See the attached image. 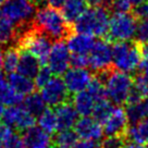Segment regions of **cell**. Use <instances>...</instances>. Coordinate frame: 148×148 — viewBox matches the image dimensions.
Masks as SVG:
<instances>
[{
    "label": "cell",
    "instance_id": "4",
    "mask_svg": "<svg viewBox=\"0 0 148 148\" xmlns=\"http://www.w3.org/2000/svg\"><path fill=\"white\" fill-rule=\"evenodd\" d=\"M36 10L34 0H5L0 5L1 15L16 26L18 35L32 25Z\"/></svg>",
    "mask_w": 148,
    "mask_h": 148
},
{
    "label": "cell",
    "instance_id": "31",
    "mask_svg": "<svg viewBox=\"0 0 148 148\" xmlns=\"http://www.w3.org/2000/svg\"><path fill=\"white\" fill-rule=\"evenodd\" d=\"M3 148H26L21 133L12 130L3 142Z\"/></svg>",
    "mask_w": 148,
    "mask_h": 148
},
{
    "label": "cell",
    "instance_id": "30",
    "mask_svg": "<svg viewBox=\"0 0 148 148\" xmlns=\"http://www.w3.org/2000/svg\"><path fill=\"white\" fill-rule=\"evenodd\" d=\"M113 109L112 102L109 99H103L100 101L95 102V106L92 109V116L96 121H98L100 124H103L105 121L107 120V118L109 116L110 112Z\"/></svg>",
    "mask_w": 148,
    "mask_h": 148
},
{
    "label": "cell",
    "instance_id": "38",
    "mask_svg": "<svg viewBox=\"0 0 148 148\" xmlns=\"http://www.w3.org/2000/svg\"><path fill=\"white\" fill-rule=\"evenodd\" d=\"M70 148H99V144L95 140L82 139V140H76Z\"/></svg>",
    "mask_w": 148,
    "mask_h": 148
},
{
    "label": "cell",
    "instance_id": "10",
    "mask_svg": "<svg viewBox=\"0 0 148 148\" xmlns=\"http://www.w3.org/2000/svg\"><path fill=\"white\" fill-rule=\"evenodd\" d=\"M47 64L51 73L56 76H61L70 66V50L63 39L55 40L51 45L47 59Z\"/></svg>",
    "mask_w": 148,
    "mask_h": 148
},
{
    "label": "cell",
    "instance_id": "32",
    "mask_svg": "<svg viewBox=\"0 0 148 148\" xmlns=\"http://www.w3.org/2000/svg\"><path fill=\"white\" fill-rule=\"evenodd\" d=\"M51 77H52V73H51L50 69H49L46 64L42 65V66L39 68V70H38L36 76L34 77V79H35V82H34V83H35L36 88H42V86H45L47 84V82H48Z\"/></svg>",
    "mask_w": 148,
    "mask_h": 148
},
{
    "label": "cell",
    "instance_id": "25",
    "mask_svg": "<svg viewBox=\"0 0 148 148\" xmlns=\"http://www.w3.org/2000/svg\"><path fill=\"white\" fill-rule=\"evenodd\" d=\"M36 123V116H34L32 113H29L23 106L18 107V112H16V118L14 121L13 130L16 132L21 133L24 130L31 127Z\"/></svg>",
    "mask_w": 148,
    "mask_h": 148
},
{
    "label": "cell",
    "instance_id": "41",
    "mask_svg": "<svg viewBox=\"0 0 148 148\" xmlns=\"http://www.w3.org/2000/svg\"><path fill=\"white\" fill-rule=\"evenodd\" d=\"M12 127H10L8 125H5V123H0V148H3V142L5 139L8 137V135L11 133Z\"/></svg>",
    "mask_w": 148,
    "mask_h": 148
},
{
    "label": "cell",
    "instance_id": "28",
    "mask_svg": "<svg viewBox=\"0 0 148 148\" xmlns=\"http://www.w3.org/2000/svg\"><path fill=\"white\" fill-rule=\"evenodd\" d=\"M20 58V50L18 47L10 46L2 52V69L5 73H12L16 70Z\"/></svg>",
    "mask_w": 148,
    "mask_h": 148
},
{
    "label": "cell",
    "instance_id": "23",
    "mask_svg": "<svg viewBox=\"0 0 148 148\" xmlns=\"http://www.w3.org/2000/svg\"><path fill=\"white\" fill-rule=\"evenodd\" d=\"M126 116L129 119V122L135 123L137 121L142 120L144 118L148 116V96L142 98L140 100L127 105L126 109Z\"/></svg>",
    "mask_w": 148,
    "mask_h": 148
},
{
    "label": "cell",
    "instance_id": "24",
    "mask_svg": "<svg viewBox=\"0 0 148 148\" xmlns=\"http://www.w3.org/2000/svg\"><path fill=\"white\" fill-rule=\"evenodd\" d=\"M23 101V107L34 116H39V114L47 108L46 102L42 99V95L37 92H31L29 95H27V97L24 98Z\"/></svg>",
    "mask_w": 148,
    "mask_h": 148
},
{
    "label": "cell",
    "instance_id": "11",
    "mask_svg": "<svg viewBox=\"0 0 148 148\" xmlns=\"http://www.w3.org/2000/svg\"><path fill=\"white\" fill-rule=\"evenodd\" d=\"M102 126L103 134L106 136H124L125 131L129 126V119L125 109L121 106H113Z\"/></svg>",
    "mask_w": 148,
    "mask_h": 148
},
{
    "label": "cell",
    "instance_id": "33",
    "mask_svg": "<svg viewBox=\"0 0 148 148\" xmlns=\"http://www.w3.org/2000/svg\"><path fill=\"white\" fill-rule=\"evenodd\" d=\"M135 37L139 44H148V18H140L137 22Z\"/></svg>",
    "mask_w": 148,
    "mask_h": 148
},
{
    "label": "cell",
    "instance_id": "49",
    "mask_svg": "<svg viewBox=\"0 0 148 148\" xmlns=\"http://www.w3.org/2000/svg\"><path fill=\"white\" fill-rule=\"evenodd\" d=\"M146 148H148V140L146 142Z\"/></svg>",
    "mask_w": 148,
    "mask_h": 148
},
{
    "label": "cell",
    "instance_id": "29",
    "mask_svg": "<svg viewBox=\"0 0 148 148\" xmlns=\"http://www.w3.org/2000/svg\"><path fill=\"white\" fill-rule=\"evenodd\" d=\"M86 88H87L88 94L92 96L95 102L103 100V99H108L105 85L96 74H92V79H90Z\"/></svg>",
    "mask_w": 148,
    "mask_h": 148
},
{
    "label": "cell",
    "instance_id": "27",
    "mask_svg": "<svg viewBox=\"0 0 148 148\" xmlns=\"http://www.w3.org/2000/svg\"><path fill=\"white\" fill-rule=\"evenodd\" d=\"M38 125L48 132L49 134H53L58 131V122H57V116L56 112L52 108H46L39 114L38 118Z\"/></svg>",
    "mask_w": 148,
    "mask_h": 148
},
{
    "label": "cell",
    "instance_id": "8",
    "mask_svg": "<svg viewBox=\"0 0 148 148\" xmlns=\"http://www.w3.org/2000/svg\"><path fill=\"white\" fill-rule=\"evenodd\" d=\"M89 68L95 72H100L112 65V46L105 38L95 40V44L88 53Z\"/></svg>",
    "mask_w": 148,
    "mask_h": 148
},
{
    "label": "cell",
    "instance_id": "16",
    "mask_svg": "<svg viewBox=\"0 0 148 148\" xmlns=\"http://www.w3.org/2000/svg\"><path fill=\"white\" fill-rule=\"evenodd\" d=\"M95 44V38L92 35L82 33H72L66 38V46L72 53L88 55Z\"/></svg>",
    "mask_w": 148,
    "mask_h": 148
},
{
    "label": "cell",
    "instance_id": "12",
    "mask_svg": "<svg viewBox=\"0 0 148 148\" xmlns=\"http://www.w3.org/2000/svg\"><path fill=\"white\" fill-rule=\"evenodd\" d=\"M74 132L81 139H88L98 142L103 136L102 125L89 116H83L74 124Z\"/></svg>",
    "mask_w": 148,
    "mask_h": 148
},
{
    "label": "cell",
    "instance_id": "14",
    "mask_svg": "<svg viewBox=\"0 0 148 148\" xmlns=\"http://www.w3.org/2000/svg\"><path fill=\"white\" fill-rule=\"evenodd\" d=\"M26 148H51L52 137L39 125H33L21 132Z\"/></svg>",
    "mask_w": 148,
    "mask_h": 148
},
{
    "label": "cell",
    "instance_id": "18",
    "mask_svg": "<svg viewBox=\"0 0 148 148\" xmlns=\"http://www.w3.org/2000/svg\"><path fill=\"white\" fill-rule=\"evenodd\" d=\"M7 79H8L10 87L24 97L29 95L31 92H35V89H36L33 79L24 76L20 73H14V72L9 73Z\"/></svg>",
    "mask_w": 148,
    "mask_h": 148
},
{
    "label": "cell",
    "instance_id": "37",
    "mask_svg": "<svg viewBox=\"0 0 148 148\" xmlns=\"http://www.w3.org/2000/svg\"><path fill=\"white\" fill-rule=\"evenodd\" d=\"M133 5L130 3L129 0H112L109 10L113 12H130Z\"/></svg>",
    "mask_w": 148,
    "mask_h": 148
},
{
    "label": "cell",
    "instance_id": "34",
    "mask_svg": "<svg viewBox=\"0 0 148 148\" xmlns=\"http://www.w3.org/2000/svg\"><path fill=\"white\" fill-rule=\"evenodd\" d=\"M142 61L139 64L138 70L140 71L139 75L143 77V79L146 82L148 85V45L147 44H143L142 46Z\"/></svg>",
    "mask_w": 148,
    "mask_h": 148
},
{
    "label": "cell",
    "instance_id": "45",
    "mask_svg": "<svg viewBox=\"0 0 148 148\" xmlns=\"http://www.w3.org/2000/svg\"><path fill=\"white\" fill-rule=\"evenodd\" d=\"M129 1H130V3L133 5V7H136V5H140L142 2H144L145 0H129Z\"/></svg>",
    "mask_w": 148,
    "mask_h": 148
},
{
    "label": "cell",
    "instance_id": "21",
    "mask_svg": "<svg viewBox=\"0 0 148 148\" xmlns=\"http://www.w3.org/2000/svg\"><path fill=\"white\" fill-rule=\"evenodd\" d=\"M61 8L66 22L72 25L74 21L87 9V2L85 0H65Z\"/></svg>",
    "mask_w": 148,
    "mask_h": 148
},
{
    "label": "cell",
    "instance_id": "13",
    "mask_svg": "<svg viewBox=\"0 0 148 148\" xmlns=\"http://www.w3.org/2000/svg\"><path fill=\"white\" fill-rule=\"evenodd\" d=\"M63 82L70 94H75L84 90L87 87L92 74L83 68H72L68 69L63 74Z\"/></svg>",
    "mask_w": 148,
    "mask_h": 148
},
{
    "label": "cell",
    "instance_id": "19",
    "mask_svg": "<svg viewBox=\"0 0 148 148\" xmlns=\"http://www.w3.org/2000/svg\"><path fill=\"white\" fill-rule=\"evenodd\" d=\"M124 136L127 140L145 144L148 140V116L127 126Z\"/></svg>",
    "mask_w": 148,
    "mask_h": 148
},
{
    "label": "cell",
    "instance_id": "15",
    "mask_svg": "<svg viewBox=\"0 0 148 148\" xmlns=\"http://www.w3.org/2000/svg\"><path fill=\"white\" fill-rule=\"evenodd\" d=\"M55 108L57 122H58V131L72 129L76 123V121L79 120V113L75 110L72 100L63 102Z\"/></svg>",
    "mask_w": 148,
    "mask_h": 148
},
{
    "label": "cell",
    "instance_id": "40",
    "mask_svg": "<svg viewBox=\"0 0 148 148\" xmlns=\"http://www.w3.org/2000/svg\"><path fill=\"white\" fill-rule=\"evenodd\" d=\"M10 89V85L8 83V79L5 77L3 72L0 71V99L5 95V92Z\"/></svg>",
    "mask_w": 148,
    "mask_h": 148
},
{
    "label": "cell",
    "instance_id": "43",
    "mask_svg": "<svg viewBox=\"0 0 148 148\" xmlns=\"http://www.w3.org/2000/svg\"><path fill=\"white\" fill-rule=\"evenodd\" d=\"M123 148H146V146H144V144L142 143H136V142L127 140V142H124Z\"/></svg>",
    "mask_w": 148,
    "mask_h": 148
},
{
    "label": "cell",
    "instance_id": "47",
    "mask_svg": "<svg viewBox=\"0 0 148 148\" xmlns=\"http://www.w3.org/2000/svg\"><path fill=\"white\" fill-rule=\"evenodd\" d=\"M2 68V49H1V45H0V69Z\"/></svg>",
    "mask_w": 148,
    "mask_h": 148
},
{
    "label": "cell",
    "instance_id": "5",
    "mask_svg": "<svg viewBox=\"0 0 148 148\" xmlns=\"http://www.w3.org/2000/svg\"><path fill=\"white\" fill-rule=\"evenodd\" d=\"M52 40L45 33L31 25L18 35L14 46L18 49L26 50L38 58L42 65L47 64Z\"/></svg>",
    "mask_w": 148,
    "mask_h": 148
},
{
    "label": "cell",
    "instance_id": "46",
    "mask_svg": "<svg viewBox=\"0 0 148 148\" xmlns=\"http://www.w3.org/2000/svg\"><path fill=\"white\" fill-rule=\"evenodd\" d=\"M3 111H5V103H3V101L0 99V120H1V116H2Z\"/></svg>",
    "mask_w": 148,
    "mask_h": 148
},
{
    "label": "cell",
    "instance_id": "20",
    "mask_svg": "<svg viewBox=\"0 0 148 148\" xmlns=\"http://www.w3.org/2000/svg\"><path fill=\"white\" fill-rule=\"evenodd\" d=\"M72 101H73L72 103H73L75 110L77 111L79 116H92L95 101L92 98V96L88 94L87 90L84 89V90H81L79 92H75Z\"/></svg>",
    "mask_w": 148,
    "mask_h": 148
},
{
    "label": "cell",
    "instance_id": "9",
    "mask_svg": "<svg viewBox=\"0 0 148 148\" xmlns=\"http://www.w3.org/2000/svg\"><path fill=\"white\" fill-rule=\"evenodd\" d=\"M40 95L47 106L51 108H55L63 102L71 100V94L65 86L63 79L56 75L55 77H51L47 82L45 86H42Z\"/></svg>",
    "mask_w": 148,
    "mask_h": 148
},
{
    "label": "cell",
    "instance_id": "35",
    "mask_svg": "<svg viewBox=\"0 0 148 148\" xmlns=\"http://www.w3.org/2000/svg\"><path fill=\"white\" fill-rule=\"evenodd\" d=\"M123 145L122 136H106L99 144V148H123Z\"/></svg>",
    "mask_w": 148,
    "mask_h": 148
},
{
    "label": "cell",
    "instance_id": "44",
    "mask_svg": "<svg viewBox=\"0 0 148 148\" xmlns=\"http://www.w3.org/2000/svg\"><path fill=\"white\" fill-rule=\"evenodd\" d=\"M87 2V5H90L92 7H95V5H101V1L102 0H85Z\"/></svg>",
    "mask_w": 148,
    "mask_h": 148
},
{
    "label": "cell",
    "instance_id": "36",
    "mask_svg": "<svg viewBox=\"0 0 148 148\" xmlns=\"http://www.w3.org/2000/svg\"><path fill=\"white\" fill-rule=\"evenodd\" d=\"M70 65H72L73 68H83V69L89 66L88 55L72 53V56H70Z\"/></svg>",
    "mask_w": 148,
    "mask_h": 148
},
{
    "label": "cell",
    "instance_id": "39",
    "mask_svg": "<svg viewBox=\"0 0 148 148\" xmlns=\"http://www.w3.org/2000/svg\"><path fill=\"white\" fill-rule=\"evenodd\" d=\"M134 14L136 15V18H148V1L147 2H142L140 5H136Z\"/></svg>",
    "mask_w": 148,
    "mask_h": 148
},
{
    "label": "cell",
    "instance_id": "1",
    "mask_svg": "<svg viewBox=\"0 0 148 148\" xmlns=\"http://www.w3.org/2000/svg\"><path fill=\"white\" fill-rule=\"evenodd\" d=\"M32 25L45 33L51 40H64L73 33L72 25L66 22L62 12L50 5H42L36 10Z\"/></svg>",
    "mask_w": 148,
    "mask_h": 148
},
{
    "label": "cell",
    "instance_id": "50",
    "mask_svg": "<svg viewBox=\"0 0 148 148\" xmlns=\"http://www.w3.org/2000/svg\"><path fill=\"white\" fill-rule=\"evenodd\" d=\"M51 148H56V147H55V146H52V147H51Z\"/></svg>",
    "mask_w": 148,
    "mask_h": 148
},
{
    "label": "cell",
    "instance_id": "2",
    "mask_svg": "<svg viewBox=\"0 0 148 148\" xmlns=\"http://www.w3.org/2000/svg\"><path fill=\"white\" fill-rule=\"evenodd\" d=\"M96 75L103 83L107 97L112 103L116 106H122L126 103V100L134 84V79L131 74L109 68L97 72Z\"/></svg>",
    "mask_w": 148,
    "mask_h": 148
},
{
    "label": "cell",
    "instance_id": "3",
    "mask_svg": "<svg viewBox=\"0 0 148 148\" xmlns=\"http://www.w3.org/2000/svg\"><path fill=\"white\" fill-rule=\"evenodd\" d=\"M109 10L102 5L86 9L72 24L75 33L87 34L98 38H107L109 27Z\"/></svg>",
    "mask_w": 148,
    "mask_h": 148
},
{
    "label": "cell",
    "instance_id": "17",
    "mask_svg": "<svg viewBox=\"0 0 148 148\" xmlns=\"http://www.w3.org/2000/svg\"><path fill=\"white\" fill-rule=\"evenodd\" d=\"M18 50H20V58H18V66H16L18 73L27 76L29 79H34L39 68L42 66L38 58L26 50H22V49H18Z\"/></svg>",
    "mask_w": 148,
    "mask_h": 148
},
{
    "label": "cell",
    "instance_id": "42",
    "mask_svg": "<svg viewBox=\"0 0 148 148\" xmlns=\"http://www.w3.org/2000/svg\"><path fill=\"white\" fill-rule=\"evenodd\" d=\"M45 2H46L48 5H50V7H53V8H57V9H59L61 8L63 3L65 2V0H45Z\"/></svg>",
    "mask_w": 148,
    "mask_h": 148
},
{
    "label": "cell",
    "instance_id": "6",
    "mask_svg": "<svg viewBox=\"0 0 148 148\" xmlns=\"http://www.w3.org/2000/svg\"><path fill=\"white\" fill-rule=\"evenodd\" d=\"M142 58V47L138 42H116L112 46V65L119 71L134 73L138 70Z\"/></svg>",
    "mask_w": 148,
    "mask_h": 148
},
{
    "label": "cell",
    "instance_id": "26",
    "mask_svg": "<svg viewBox=\"0 0 148 148\" xmlns=\"http://www.w3.org/2000/svg\"><path fill=\"white\" fill-rule=\"evenodd\" d=\"M77 135L72 129L60 130L56 132L55 137L52 138V146L56 148H70L76 140Z\"/></svg>",
    "mask_w": 148,
    "mask_h": 148
},
{
    "label": "cell",
    "instance_id": "7",
    "mask_svg": "<svg viewBox=\"0 0 148 148\" xmlns=\"http://www.w3.org/2000/svg\"><path fill=\"white\" fill-rule=\"evenodd\" d=\"M137 18L130 12H113L109 18L108 42H126L135 37Z\"/></svg>",
    "mask_w": 148,
    "mask_h": 148
},
{
    "label": "cell",
    "instance_id": "48",
    "mask_svg": "<svg viewBox=\"0 0 148 148\" xmlns=\"http://www.w3.org/2000/svg\"><path fill=\"white\" fill-rule=\"evenodd\" d=\"M5 0H0V5H2V3H3V2H5Z\"/></svg>",
    "mask_w": 148,
    "mask_h": 148
},
{
    "label": "cell",
    "instance_id": "22",
    "mask_svg": "<svg viewBox=\"0 0 148 148\" xmlns=\"http://www.w3.org/2000/svg\"><path fill=\"white\" fill-rule=\"evenodd\" d=\"M18 36V31L16 26L10 22L9 20L3 18L0 13V45L8 46L15 44Z\"/></svg>",
    "mask_w": 148,
    "mask_h": 148
}]
</instances>
